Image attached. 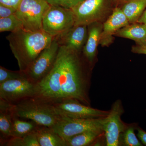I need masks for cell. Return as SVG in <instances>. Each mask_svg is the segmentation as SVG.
<instances>
[{
    "label": "cell",
    "instance_id": "obj_1",
    "mask_svg": "<svg viewBox=\"0 0 146 146\" xmlns=\"http://www.w3.org/2000/svg\"><path fill=\"white\" fill-rule=\"evenodd\" d=\"M92 69L82 52L60 46L52 69L36 84L35 97L51 103L72 99L91 106Z\"/></svg>",
    "mask_w": 146,
    "mask_h": 146
},
{
    "label": "cell",
    "instance_id": "obj_2",
    "mask_svg": "<svg viewBox=\"0 0 146 146\" xmlns=\"http://www.w3.org/2000/svg\"><path fill=\"white\" fill-rule=\"evenodd\" d=\"M6 38L17 60L19 70L23 72L27 69L54 39L43 30L30 31L24 29L11 33Z\"/></svg>",
    "mask_w": 146,
    "mask_h": 146
},
{
    "label": "cell",
    "instance_id": "obj_3",
    "mask_svg": "<svg viewBox=\"0 0 146 146\" xmlns=\"http://www.w3.org/2000/svg\"><path fill=\"white\" fill-rule=\"evenodd\" d=\"M14 116L31 120L39 125L52 128L60 119L52 104L33 97L12 104Z\"/></svg>",
    "mask_w": 146,
    "mask_h": 146
},
{
    "label": "cell",
    "instance_id": "obj_4",
    "mask_svg": "<svg viewBox=\"0 0 146 146\" xmlns=\"http://www.w3.org/2000/svg\"><path fill=\"white\" fill-rule=\"evenodd\" d=\"M50 5L45 0H22L15 15L22 22L25 30H43L42 22Z\"/></svg>",
    "mask_w": 146,
    "mask_h": 146
},
{
    "label": "cell",
    "instance_id": "obj_5",
    "mask_svg": "<svg viewBox=\"0 0 146 146\" xmlns=\"http://www.w3.org/2000/svg\"><path fill=\"white\" fill-rule=\"evenodd\" d=\"M75 24L72 10L57 6L50 5L42 22V29L53 38L62 34Z\"/></svg>",
    "mask_w": 146,
    "mask_h": 146
},
{
    "label": "cell",
    "instance_id": "obj_6",
    "mask_svg": "<svg viewBox=\"0 0 146 146\" xmlns=\"http://www.w3.org/2000/svg\"><path fill=\"white\" fill-rule=\"evenodd\" d=\"M59 47L57 41L54 39L50 44L23 72L26 78L36 84L44 78L53 67Z\"/></svg>",
    "mask_w": 146,
    "mask_h": 146
},
{
    "label": "cell",
    "instance_id": "obj_7",
    "mask_svg": "<svg viewBox=\"0 0 146 146\" xmlns=\"http://www.w3.org/2000/svg\"><path fill=\"white\" fill-rule=\"evenodd\" d=\"M106 117L86 119L60 117L52 128L66 141L73 136L87 131L104 127Z\"/></svg>",
    "mask_w": 146,
    "mask_h": 146
},
{
    "label": "cell",
    "instance_id": "obj_8",
    "mask_svg": "<svg viewBox=\"0 0 146 146\" xmlns=\"http://www.w3.org/2000/svg\"><path fill=\"white\" fill-rule=\"evenodd\" d=\"M58 115L74 119H98L107 117L109 111L101 110L86 105L72 99L62 100L52 103Z\"/></svg>",
    "mask_w": 146,
    "mask_h": 146
},
{
    "label": "cell",
    "instance_id": "obj_9",
    "mask_svg": "<svg viewBox=\"0 0 146 146\" xmlns=\"http://www.w3.org/2000/svg\"><path fill=\"white\" fill-rule=\"evenodd\" d=\"M124 112L121 101L117 100L112 104L104 125L106 146H119L121 134L128 126L121 119Z\"/></svg>",
    "mask_w": 146,
    "mask_h": 146
},
{
    "label": "cell",
    "instance_id": "obj_10",
    "mask_svg": "<svg viewBox=\"0 0 146 146\" xmlns=\"http://www.w3.org/2000/svg\"><path fill=\"white\" fill-rule=\"evenodd\" d=\"M36 84L27 78L17 79L0 84V99L14 104L35 97Z\"/></svg>",
    "mask_w": 146,
    "mask_h": 146
},
{
    "label": "cell",
    "instance_id": "obj_11",
    "mask_svg": "<svg viewBox=\"0 0 146 146\" xmlns=\"http://www.w3.org/2000/svg\"><path fill=\"white\" fill-rule=\"evenodd\" d=\"M106 0H83L72 9L75 25H86L100 22L105 14Z\"/></svg>",
    "mask_w": 146,
    "mask_h": 146
},
{
    "label": "cell",
    "instance_id": "obj_12",
    "mask_svg": "<svg viewBox=\"0 0 146 146\" xmlns=\"http://www.w3.org/2000/svg\"><path fill=\"white\" fill-rule=\"evenodd\" d=\"M88 26L74 25L68 31L54 37L59 46L82 52L88 36Z\"/></svg>",
    "mask_w": 146,
    "mask_h": 146
},
{
    "label": "cell",
    "instance_id": "obj_13",
    "mask_svg": "<svg viewBox=\"0 0 146 146\" xmlns=\"http://www.w3.org/2000/svg\"><path fill=\"white\" fill-rule=\"evenodd\" d=\"M130 24L121 8L116 7L103 25L100 43L103 46H108L112 42L115 33L120 29Z\"/></svg>",
    "mask_w": 146,
    "mask_h": 146
},
{
    "label": "cell",
    "instance_id": "obj_14",
    "mask_svg": "<svg viewBox=\"0 0 146 146\" xmlns=\"http://www.w3.org/2000/svg\"><path fill=\"white\" fill-rule=\"evenodd\" d=\"M102 29L103 25L100 23V22L92 23L88 25V36L82 52L92 68L96 60Z\"/></svg>",
    "mask_w": 146,
    "mask_h": 146
},
{
    "label": "cell",
    "instance_id": "obj_15",
    "mask_svg": "<svg viewBox=\"0 0 146 146\" xmlns=\"http://www.w3.org/2000/svg\"><path fill=\"white\" fill-rule=\"evenodd\" d=\"M12 108V104L0 99L1 145H3L12 136L13 118Z\"/></svg>",
    "mask_w": 146,
    "mask_h": 146
},
{
    "label": "cell",
    "instance_id": "obj_16",
    "mask_svg": "<svg viewBox=\"0 0 146 146\" xmlns=\"http://www.w3.org/2000/svg\"><path fill=\"white\" fill-rule=\"evenodd\" d=\"M114 36L131 39L136 44H146V25L133 23L120 29Z\"/></svg>",
    "mask_w": 146,
    "mask_h": 146
},
{
    "label": "cell",
    "instance_id": "obj_17",
    "mask_svg": "<svg viewBox=\"0 0 146 146\" xmlns=\"http://www.w3.org/2000/svg\"><path fill=\"white\" fill-rule=\"evenodd\" d=\"M104 127L92 129L73 136L65 141L66 146H91L104 136Z\"/></svg>",
    "mask_w": 146,
    "mask_h": 146
},
{
    "label": "cell",
    "instance_id": "obj_18",
    "mask_svg": "<svg viewBox=\"0 0 146 146\" xmlns=\"http://www.w3.org/2000/svg\"><path fill=\"white\" fill-rule=\"evenodd\" d=\"M36 133L40 146H66L65 140L52 128L40 126Z\"/></svg>",
    "mask_w": 146,
    "mask_h": 146
},
{
    "label": "cell",
    "instance_id": "obj_19",
    "mask_svg": "<svg viewBox=\"0 0 146 146\" xmlns=\"http://www.w3.org/2000/svg\"><path fill=\"white\" fill-rule=\"evenodd\" d=\"M146 7V0H131L121 8L130 24L136 23Z\"/></svg>",
    "mask_w": 146,
    "mask_h": 146
},
{
    "label": "cell",
    "instance_id": "obj_20",
    "mask_svg": "<svg viewBox=\"0 0 146 146\" xmlns=\"http://www.w3.org/2000/svg\"><path fill=\"white\" fill-rule=\"evenodd\" d=\"M19 119L13 115L11 137L23 138L29 133L36 131L40 126L31 120L25 121Z\"/></svg>",
    "mask_w": 146,
    "mask_h": 146
},
{
    "label": "cell",
    "instance_id": "obj_21",
    "mask_svg": "<svg viewBox=\"0 0 146 146\" xmlns=\"http://www.w3.org/2000/svg\"><path fill=\"white\" fill-rule=\"evenodd\" d=\"M137 125H128L126 129L121 134L120 138L119 146H142L143 144L138 140L135 133Z\"/></svg>",
    "mask_w": 146,
    "mask_h": 146
},
{
    "label": "cell",
    "instance_id": "obj_22",
    "mask_svg": "<svg viewBox=\"0 0 146 146\" xmlns=\"http://www.w3.org/2000/svg\"><path fill=\"white\" fill-rule=\"evenodd\" d=\"M23 29V23L15 14L6 18H0V32H15Z\"/></svg>",
    "mask_w": 146,
    "mask_h": 146
},
{
    "label": "cell",
    "instance_id": "obj_23",
    "mask_svg": "<svg viewBox=\"0 0 146 146\" xmlns=\"http://www.w3.org/2000/svg\"><path fill=\"white\" fill-rule=\"evenodd\" d=\"M26 78L23 71H11L0 66V84L17 79Z\"/></svg>",
    "mask_w": 146,
    "mask_h": 146
},
{
    "label": "cell",
    "instance_id": "obj_24",
    "mask_svg": "<svg viewBox=\"0 0 146 146\" xmlns=\"http://www.w3.org/2000/svg\"><path fill=\"white\" fill-rule=\"evenodd\" d=\"M50 5L57 6L65 8L74 7L83 0H45Z\"/></svg>",
    "mask_w": 146,
    "mask_h": 146
},
{
    "label": "cell",
    "instance_id": "obj_25",
    "mask_svg": "<svg viewBox=\"0 0 146 146\" xmlns=\"http://www.w3.org/2000/svg\"><path fill=\"white\" fill-rule=\"evenodd\" d=\"M25 146H40L36 135V131L24 137Z\"/></svg>",
    "mask_w": 146,
    "mask_h": 146
},
{
    "label": "cell",
    "instance_id": "obj_26",
    "mask_svg": "<svg viewBox=\"0 0 146 146\" xmlns=\"http://www.w3.org/2000/svg\"><path fill=\"white\" fill-rule=\"evenodd\" d=\"M17 9L0 4V18H6L16 13Z\"/></svg>",
    "mask_w": 146,
    "mask_h": 146
},
{
    "label": "cell",
    "instance_id": "obj_27",
    "mask_svg": "<svg viewBox=\"0 0 146 146\" xmlns=\"http://www.w3.org/2000/svg\"><path fill=\"white\" fill-rule=\"evenodd\" d=\"M131 52L133 53L146 55V44H136L131 47Z\"/></svg>",
    "mask_w": 146,
    "mask_h": 146
},
{
    "label": "cell",
    "instance_id": "obj_28",
    "mask_svg": "<svg viewBox=\"0 0 146 146\" xmlns=\"http://www.w3.org/2000/svg\"><path fill=\"white\" fill-rule=\"evenodd\" d=\"M22 0H0V4L17 9Z\"/></svg>",
    "mask_w": 146,
    "mask_h": 146
},
{
    "label": "cell",
    "instance_id": "obj_29",
    "mask_svg": "<svg viewBox=\"0 0 146 146\" xmlns=\"http://www.w3.org/2000/svg\"><path fill=\"white\" fill-rule=\"evenodd\" d=\"M136 129L137 131V137L142 144L146 146V131L138 126H136Z\"/></svg>",
    "mask_w": 146,
    "mask_h": 146
},
{
    "label": "cell",
    "instance_id": "obj_30",
    "mask_svg": "<svg viewBox=\"0 0 146 146\" xmlns=\"http://www.w3.org/2000/svg\"><path fill=\"white\" fill-rule=\"evenodd\" d=\"M137 23L146 25V9L144 11L143 13L138 19Z\"/></svg>",
    "mask_w": 146,
    "mask_h": 146
},
{
    "label": "cell",
    "instance_id": "obj_31",
    "mask_svg": "<svg viewBox=\"0 0 146 146\" xmlns=\"http://www.w3.org/2000/svg\"><path fill=\"white\" fill-rule=\"evenodd\" d=\"M130 1L131 0H122L125 3L129 1Z\"/></svg>",
    "mask_w": 146,
    "mask_h": 146
},
{
    "label": "cell",
    "instance_id": "obj_32",
    "mask_svg": "<svg viewBox=\"0 0 146 146\" xmlns=\"http://www.w3.org/2000/svg\"><path fill=\"white\" fill-rule=\"evenodd\" d=\"M113 1H117V0H113Z\"/></svg>",
    "mask_w": 146,
    "mask_h": 146
}]
</instances>
